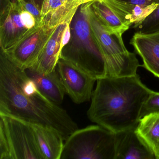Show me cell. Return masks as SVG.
<instances>
[{
	"label": "cell",
	"instance_id": "5b68a950",
	"mask_svg": "<svg viewBox=\"0 0 159 159\" xmlns=\"http://www.w3.org/2000/svg\"><path fill=\"white\" fill-rule=\"evenodd\" d=\"M115 134L101 125L76 130L65 140L61 159H115Z\"/></svg>",
	"mask_w": 159,
	"mask_h": 159
},
{
	"label": "cell",
	"instance_id": "5bb4252c",
	"mask_svg": "<svg viewBox=\"0 0 159 159\" xmlns=\"http://www.w3.org/2000/svg\"><path fill=\"white\" fill-rule=\"evenodd\" d=\"M38 146L45 159H61L65 139L55 129L48 126L32 124Z\"/></svg>",
	"mask_w": 159,
	"mask_h": 159
},
{
	"label": "cell",
	"instance_id": "3957f363",
	"mask_svg": "<svg viewBox=\"0 0 159 159\" xmlns=\"http://www.w3.org/2000/svg\"><path fill=\"white\" fill-rule=\"evenodd\" d=\"M88 2L80 6L70 22L71 39L61 51L66 60L97 80L107 77L106 65L94 38L88 15Z\"/></svg>",
	"mask_w": 159,
	"mask_h": 159
},
{
	"label": "cell",
	"instance_id": "6da1fadb",
	"mask_svg": "<svg viewBox=\"0 0 159 159\" xmlns=\"http://www.w3.org/2000/svg\"><path fill=\"white\" fill-rule=\"evenodd\" d=\"M0 113L53 128L65 140L78 129L66 111L45 96L25 70L14 64L1 50Z\"/></svg>",
	"mask_w": 159,
	"mask_h": 159
},
{
	"label": "cell",
	"instance_id": "ac0fdd59",
	"mask_svg": "<svg viewBox=\"0 0 159 159\" xmlns=\"http://www.w3.org/2000/svg\"><path fill=\"white\" fill-rule=\"evenodd\" d=\"M136 29L138 32L150 33L159 31V5L155 11Z\"/></svg>",
	"mask_w": 159,
	"mask_h": 159
},
{
	"label": "cell",
	"instance_id": "7c38bea8",
	"mask_svg": "<svg viewBox=\"0 0 159 159\" xmlns=\"http://www.w3.org/2000/svg\"><path fill=\"white\" fill-rule=\"evenodd\" d=\"M69 22L60 24L53 30L38 60L32 67L29 69L43 74H49L56 69L62 51V36Z\"/></svg>",
	"mask_w": 159,
	"mask_h": 159
},
{
	"label": "cell",
	"instance_id": "8fae6325",
	"mask_svg": "<svg viewBox=\"0 0 159 159\" xmlns=\"http://www.w3.org/2000/svg\"><path fill=\"white\" fill-rule=\"evenodd\" d=\"M115 134V159H155L154 154L136 133L135 128Z\"/></svg>",
	"mask_w": 159,
	"mask_h": 159
},
{
	"label": "cell",
	"instance_id": "52a82bcc",
	"mask_svg": "<svg viewBox=\"0 0 159 159\" xmlns=\"http://www.w3.org/2000/svg\"><path fill=\"white\" fill-rule=\"evenodd\" d=\"M54 28L41 25L30 31L12 47L5 51L1 50L18 66L25 70L30 68L38 60Z\"/></svg>",
	"mask_w": 159,
	"mask_h": 159
},
{
	"label": "cell",
	"instance_id": "d6986e66",
	"mask_svg": "<svg viewBox=\"0 0 159 159\" xmlns=\"http://www.w3.org/2000/svg\"><path fill=\"white\" fill-rule=\"evenodd\" d=\"M154 112H159V93L152 91L142 107L140 119Z\"/></svg>",
	"mask_w": 159,
	"mask_h": 159
},
{
	"label": "cell",
	"instance_id": "cb8c5ba5",
	"mask_svg": "<svg viewBox=\"0 0 159 159\" xmlns=\"http://www.w3.org/2000/svg\"><path fill=\"white\" fill-rule=\"evenodd\" d=\"M25 2H29L35 5L41 12L42 8L43 5L44 0H20Z\"/></svg>",
	"mask_w": 159,
	"mask_h": 159
},
{
	"label": "cell",
	"instance_id": "9a60e30c",
	"mask_svg": "<svg viewBox=\"0 0 159 159\" xmlns=\"http://www.w3.org/2000/svg\"><path fill=\"white\" fill-rule=\"evenodd\" d=\"M25 70L45 96L57 105L62 103L66 92L56 69L48 74H41L30 69Z\"/></svg>",
	"mask_w": 159,
	"mask_h": 159
},
{
	"label": "cell",
	"instance_id": "e0dca14e",
	"mask_svg": "<svg viewBox=\"0 0 159 159\" xmlns=\"http://www.w3.org/2000/svg\"><path fill=\"white\" fill-rule=\"evenodd\" d=\"M91 6L94 13L108 33L123 35L130 28L103 0L91 2Z\"/></svg>",
	"mask_w": 159,
	"mask_h": 159
},
{
	"label": "cell",
	"instance_id": "44dd1931",
	"mask_svg": "<svg viewBox=\"0 0 159 159\" xmlns=\"http://www.w3.org/2000/svg\"><path fill=\"white\" fill-rule=\"evenodd\" d=\"M18 2L19 4L21 5V7L23 9L31 13L36 18L39 25H41V21L42 18L41 11L35 5L29 3V2H25L20 1V0H18Z\"/></svg>",
	"mask_w": 159,
	"mask_h": 159
},
{
	"label": "cell",
	"instance_id": "30bf717a",
	"mask_svg": "<svg viewBox=\"0 0 159 159\" xmlns=\"http://www.w3.org/2000/svg\"><path fill=\"white\" fill-rule=\"evenodd\" d=\"M130 44L142 58L143 64L140 66L159 78V31L150 33L137 31L132 37Z\"/></svg>",
	"mask_w": 159,
	"mask_h": 159
},
{
	"label": "cell",
	"instance_id": "2e32d148",
	"mask_svg": "<svg viewBox=\"0 0 159 159\" xmlns=\"http://www.w3.org/2000/svg\"><path fill=\"white\" fill-rule=\"evenodd\" d=\"M135 132L155 159H159V112L150 113L141 118Z\"/></svg>",
	"mask_w": 159,
	"mask_h": 159
},
{
	"label": "cell",
	"instance_id": "9c48e42d",
	"mask_svg": "<svg viewBox=\"0 0 159 159\" xmlns=\"http://www.w3.org/2000/svg\"><path fill=\"white\" fill-rule=\"evenodd\" d=\"M21 9L18 2L14 4L9 0L1 3L0 46L2 51L12 47L31 30H28L21 21Z\"/></svg>",
	"mask_w": 159,
	"mask_h": 159
},
{
	"label": "cell",
	"instance_id": "603a6c76",
	"mask_svg": "<svg viewBox=\"0 0 159 159\" xmlns=\"http://www.w3.org/2000/svg\"><path fill=\"white\" fill-rule=\"evenodd\" d=\"M118 1L132 5L147 6L154 2H159V0H117Z\"/></svg>",
	"mask_w": 159,
	"mask_h": 159
},
{
	"label": "cell",
	"instance_id": "4fadbf2b",
	"mask_svg": "<svg viewBox=\"0 0 159 159\" xmlns=\"http://www.w3.org/2000/svg\"><path fill=\"white\" fill-rule=\"evenodd\" d=\"M126 25L136 28L157 8L159 2L147 6L132 5L117 0H103Z\"/></svg>",
	"mask_w": 159,
	"mask_h": 159
},
{
	"label": "cell",
	"instance_id": "8992f818",
	"mask_svg": "<svg viewBox=\"0 0 159 159\" xmlns=\"http://www.w3.org/2000/svg\"><path fill=\"white\" fill-rule=\"evenodd\" d=\"M0 159H45L31 124L0 113Z\"/></svg>",
	"mask_w": 159,
	"mask_h": 159
},
{
	"label": "cell",
	"instance_id": "7402d4cb",
	"mask_svg": "<svg viewBox=\"0 0 159 159\" xmlns=\"http://www.w3.org/2000/svg\"><path fill=\"white\" fill-rule=\"evenodd\" d=\"M71 21L68 23L65 30H64L63 36H62V41H61V49L62 50L66 45L69 43L70 39H71V29H70V22Z\"/></svg>",
	"mask_w": 159,
	"mask_h": 159
},
{
	"label": "cell",
	"instance_id": "ba28073f",
	"mask_svg": "<svg viewBox=\"0 0 159 159\" xmlns=\"http://www.w3.org/2000/svg\"><path fill=\"white\" fill-rule=\"evenodd\" d=\"M56 70L66 93L74 103L81 104L91 100L96 80L61 58L58 60Z\"/></svg>",
	"mask_w": 159,
	"mask_h": 159
},
{
	"label": "cell",
	"instance_id": "277c9868",
	"mask_svg": "<svg viewBox=\"0 0 159 159\" xmlns=\"http://www.w3.org/2000/svg\"><path fill=\"white\" fill-rule=\"evenodd\" d=\"M88 15L91 30L106 65L107 77L119 78L137 75L140 66L135 54L125 47L122 35L108 33L88 2Z\"/></svg>",
	"mask_w": 159,
	"mask_h": 159
},
{
	"label": "cell",
	"instance_id": "7a4b0ae2",
	"mask_svg": "<svg viewBox=\"0 0 159 159\" xmlns=\"http://www.w3.org/2000/svg\"><path fill=\"white\" fill-rule=\"evenodd\" d=\"M97 81L87 112L89 120L115 134L136 128L152 90L142 83L137 74Z\"/></svg>",
	"mask_w": 159,
	"mask_h": 159
},
{
	"label": "cell",
	"instance_id": "ffe728a7",
	"mask_svg": "<svg viewBox=\"0 0 159 159\" xmlns=\"http://www.w3.org/2000/svg\"><path fill=\"white\" fill-rule=\"evenodd\" d=\"M20 17L23 25L29 30H32L40 26L36 18L22 7L20 11Z\"/></svg>",
	"mask_w": 159,
	"mask_h": 159
}]
</instances>
